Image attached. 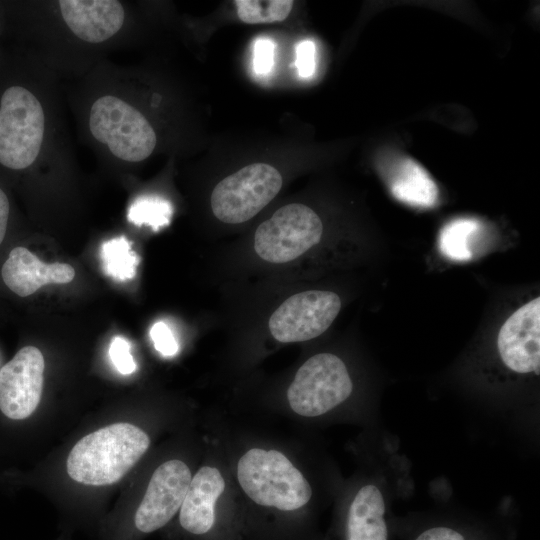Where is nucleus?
<instances>
[{"label": "nucleus", "instance_id": "obj_2", "mask_svg": "<svg viewBox=\"0 0 540 540\" xmlns=\"http://www.w3.org/2000/svg\"><path fill=\"white\" fill-rule=\"evenodd\" d=\"M237 478L256 504L291 512L305 506L311 486L292 462L277 450L252 448L238 461Z\"/></svg>", "mask_w": 540, "mask_h": 540}, {"label": "nucleus", "instance_id": "obj_22", "mask_svg": "<svg viewBox=\"0 0 540 540\" xmlns=\"http://www.w3.org/2000/svg\"><path fill=\"white\" fill-rule=\"evenodd\" d=\"M274 42L267 37L255 40L253 47V68L259 75L268 74L274 63Z\"/></svg>", "mask_w": 540, "mask_h": 540}, {"label": "nucleus", "instance_id": "obj_4", "mask_svg": "<svg viewBox=\"0 0 540 540\" xmlns=\"http://www.w3.org/2000/svg\"><path fill=\"white\" fill-rule=\"evenodd\" d=\"M89 127L96 140L127 162L143 161L156 146L155 131L145 116L112 95H104L93 103Z\"/></svg>", "mask_w": 540, "mask_h": 540}, {"label": "nucleus", "instance_id": "obj_23", "mask_svg": "<svg viewBox=\"0 0 540 540\" xmlns=\"http://www.w3.org/2000/svg\"><path fill=\"white\" fill-rule=\"evenodd\" d=\"M150 337L155 349L163 356H174L178 352V343L164 322H157L151 327Z\"/></svg>", "mask_w": 540, "mask_h": 540}, {"label": "nucleus", "instance_id": "obj_19", "mask_svg": "<svg viewBox=\"0 0 540 540\" xmlns=\"http://www.w3.org/2000/svg\"><path fill=\"white\" fill-rule=\"evenodd\" d=\"M238 18L247 24L274 23L285 20L294 5L292 0H236Z\"/></svg>", "mask_w": 540, "mask_h": 540}, {"label": "nucleus", "instance_id": "obj_5", "mask_svg": "<svg viewBox=\"0 0 540 540\" xmlns=\"http://www.w3.org/2000/svg\"><path fill=\"white\" fill-rule=\"evenodd\" d=\"M352 389L344 362L334 354L319 353L298 369L288 388L287 398L294 412L315 417L344 402Z\"/></svg>", "mask_w": 540, "mask_h": 540}, {"label": "nucleus", "instance_id": "obj_14", "mask_svg": "<svg viewBox=\"0 0 540 540\" xmlns=\"http://www.w3.org/2000/svg\"><path fill=\"white\" fill-rule=\"evenodd\" d=\"M75 276L74 268L66 263L46 264L25 247H15L2 267V278L7 287L21 297L35 293L49 283H69Z\"/></svg>", "mask_w": 540, "mask_h": 540}, {"label": "nucleus", "instance_id": "obj_10", "mask_svg": "<svg viewBox=\"0 0 540 540\" xmlns=\"http://www.w3.org/2000/svg\"><path fill=\"white\" fill-rule=\"evenodd\" d=\"M191 471L180 460L162 463L153 473L135 514V526L143 533L165 526L180 509L187 493Z\"/></svg>", "mask_w": 540, "mask_h": 540}, {"label": "nucleus", "instance_id": "obj_16", "mask_svg": "<svg viewBox=\"0 0 540 540\" xmlns=\"http://www.w3.org/2000/svg\"><path fill=\"white\" fill-rule=\"evenodd\" d=\"M385 502L375 485L363 486L352 500L346 521V540H387Z\"/></svg>", "mask_w": 540, "mask_h": 540}, {"label": "nucleus", "instance_id": "obj_3", "mask_svg": "<svg viewBox=\"0 0 540 540\" xmlns=\"http://www.w3.org/2000/svg\"><path fill=\"white\" fill-rule=\"evenodd\" d=\"M45 117L41 103L21 86L6 89L0 103V164L14 170L30 166L43 142Z\"/></svg>", "mask_w": 540, "mask_h": 540}, {"label": "nucleus", "instance_id": "obj_26", "mask_svg": "<svg viewBox=\"0 0 540 540\" xmlns=\"http://www.w3.org/2000/svg\"><path fill=\"white\" fill-rule=\"evenodd\" d=\"M9 217V201L6 194L0 188V244L2 243Z\"/></svg>", "mask_w": 540, "mask_h": 540}, {"label": "nucleus", "instance_id": "obj_8", "mask_svg": "<svg viewBox=\"0 0 540 540\" xmlns=\"http://www.w3.org/2000/svg\"><path fill=\"white\" fill-rule=\"evenodd\" d=\"M340 309L341 299L334 292H300L290 296L273 312L269 329L279 342L307 341L324 333Z\"/></svg>", "mask_w": 540, "mask_h": 540}, {"label": "nucleus", "instance_id": "obj_25", "mask_svg": "<svg viewBox=\"0 0 540 540\" xmlns=\"http://www.w3.org/2000/svg\"><path fill=\"white\" fill-rule=\"evenodd\" d=\"M415 540H466L457 530L439 526L432 527L422 532Z\"/></svg>", "mask_w": 540, "mask_h": 540}, {"label": "nucleus", "instance_id": "obj_20", "mask_svg": "<svg viewBox=\"0 0 540 540\" xmlns=\"http://www.w3.org/2000/svg\"><path fill=\"white\" fill-rule=\"evenodd\" d=\"M172 208L168 201L154 196L140 197L133 202L128 219L137 226L149 225L154 230L169 223Z\"/></svg>", "mask_w": 540, "mask_h": 540}, {"label": "nucleus", "instance_id": "obj_11", "mask_svg": "<svg viewBox=\"0 0 540 540\" xmlns=\"http://www.w3.org/2000/svg\"><path fill=\"white\" fill-rule=\"evenodd\" d=\"M502 362L510 370L539 375L540 298L517 309L502 325L497 337Z\"/></svg>", "mask_w": 540, "mask_h": 540}, {"label": "nucleus", "instance_id": "obj_18", "mask_svg": "<svg viewBox=\"0 0 540 540\" xmlns=\"http://www.w3.org/2000/svg\"><path fill=\"white\" fill-rule=\"evenodd\" d=\"M100 257L105 274L111 278L126 281L135 277L139 259L124 236L104 242Z\"/></svg>", "mask_w": 540, "mask_h": 540}, {"label": "nucleus", "instance_id": "obj_13", "mask_svg": "<svg viewBox=\"0 0 540 540\" xmlns=\"http://www.w3.org/2000/svg\"><path fill=\"white\" fill-rule=\"evenodd\" d=\"M225 489V481L215 467L203 466L191 479L180 507L179 522L188 533L208 535L216 525V502Z\"/></svg>", "mask_w": 540, "mask_h": 540}, {"label": "nucleus", "instance_id": "obj_1", "mask_svg": "<svg viewBox=\"0 0 540 540\" xmlns=\"http://www.w3.org/2000/svg\"><path fill=\"white\" fill-rule=\"evenodd\" d=\"M149 445V436L133 424L105 426L75 444L67 458L68 475L85 485L113 484L128 473Z\"/></svg>", "mask_w": 540, "mask_h": 540}, {"label": "nucleus", "instance_id": "obj_7", "mask_svg": "<svg viewBox=\"0 0 540 540\" xmlns=\"http://www.w3.org/2000/svg\"><path fill=\"white\" fill-rule=\"evenodd\" d=\"M322 233L323 224L316 212L303 204H288L258 226L254 249L265 261L286 263L316 245Z\"/></svg>", "mask_w": 540, "mask_h": 540}, {"label": "nucleus", "instance_id": "obj_24", "mask_svg": "<svg viewBox=\"0 0 540 540\" xmlns=\"http://www.w3.org/2000/svg\"><path fill=\"white\" fill-rule=\"evenodd\" d=\"M296 61L299 76L309 78L316 70V47L311 40H303L296 45Z\"/></svg>", "mask_w": 540, "mask_h": 540}, {"label": "nucleus", "instance_id": "obj_6", "mask_svg": "<svg viewBox=\"0 0 540 540\" xmlns=\"http://www.w3.org/2000/svg\"><path fill=\"white\" fill-rule=\"evenodd\" d=\"M280 172L266 163H253L222 179L213 189L211 208L228 224L250 220L280 191Z\"/></svg>", "mask_w": 540, "mask_h": 540}, {"label": "nucleus", "instance_id": "obj_9", "mask_svg": "<svg viewBox=\"0 0 540 540\" xmlns=\"http://www.w3.org/2000/svg\"><path fill=\"white\" fill-rule=\"evenodd\" d=\"M44 368L41 351L26 346L0 369V410L6 417L23 420L35 411L41 400Z\"/></svg>", "mask_w": 540, "mask_h": 540}, {"label": "nucleus", "instance_id": "obj_15", "mask_svg": "<svg viewBox=\"0 0 540 540\" xmlns=\"http://www.w3.org/2000/svg\"><path fill=\"white\" fill-rule=\"evenodd\" d=\"M382 172L391 193L399 201L422 208L432 207L437 202L438 186L413 159L396 156L383 164Z\"/></svg>", "mask_w": 540, "mask_h": 540}, {"label": "nucleus", "instance_id": "obj_12", "mask_svg": "<svg viewBox=\"0 0 540 540\" xmlns=\"http://www.w3.org/2000/svg\"><path fill=\"white\" fill-rule=\"evenodd\" d=\"M61 15L70 30L89 43L103 42L124 23V8L114 0H61Z\"/></svg>", "mask_w": 540, "mask_h": 540}, {"label": "nucleus", "instance_id": "obj_17", "mask_svg": "<svg viewBox=\"0 0 540 540\" xmlns=\"http://www.w3.org/2000/svg\"><path fill=\"white\" fill-rule=\"evenodd\" d=\"M480 230V222L461 218L447 223L441 230L439 248L446 257L456 261L472 258L471 244Z\"/></svg>", "mask_w": 540, "mask_h": 540}, {"label": "nucleus", "instance_id": "obj_21", "mask_svg": "<svg viewBox=\"0 0 540 540\" xmlns=\"http://www.w3.org/2000/svg\"><path fill=\"white\" fill-rule=\"evenodd\" d=\"M109 356L116 369L123 375H129L136 369L133 356L130 353V343L123 337H115L109 347Z\"/></svg>", "mask_w": 540, "mask_h": 540}]
</instances>
